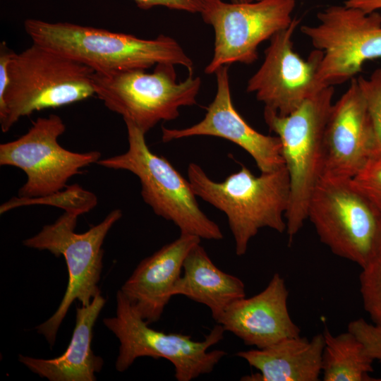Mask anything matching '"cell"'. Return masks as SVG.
<instances>
[{"label":"cell","instance_id":"6da1fadb","mask_svg":"<svg viewBox=\"0 0 381 381\" xmlns=\"http://www.w3.org/2000/svg\"><path fill=\"white\" fill-rule=\"evenodd\" d=\"M24 28L32 43L81 63L94 72L146 70L159 64H170L193 73L191 59L169 36L143 39L91 26L34 18L26 19Z\"/></svg>","mask_w":381,"mask_h":381},{"label":"cell","instance_id":"7a4b0ae2","mask_svg":"<svg viewBox=\"0 0 381 381\" xmlns=\"http://www.w3.org/2000/svg\"><path fill=\"white\" fill-rule=\"evenodd\" d=\"M187 174L195 195L226 214L237 255L246 253L250 239L260 229L286 231L290 181L285 165L258 176L242 166L222 182L212 180L193 162Z\"/></svg>","mask_w":381,"mask_h":381},{"label":"cell","instance_id":"3957f363","mask_svg":"<svg viewBox=\"0 0 381 381\" xmlns=\"http://www.w3.org/2000/svg\"><path fill=\"white\" fill-rule=\"evenodd\" d=\"M9 83L0 100V124L6 133L22 117L95 95L94 71L72 59L32 43L12 57Z\"/></svg>","mask_w":381,"mask_h":381},{"label":"cell","instance_id":"277c9868","mask_svg":"<svg viewBox=\"0 0 381 381\" xmlns=\"http://www.w3.org/2000/svg\"><path fill=\"white\" fill-rule=\"evenodd\" d=\"M334 94V86H327L287 116L264 109L265 123L280 139L289 176L285 219L290 243L307 219L311 195L321 179L324 132Z\"/></svg>","mask_w":381,"mask_h":381},{"label":"cell","instance_id":"5b68a950","mask_svg":"<svg viewBox=\"0 0 381 381\" xmlns=\"http://www.w3.org/2000/svg\"><path fill=\"white\" fill-rule=\"evenodd\" d=\"M125 123L128 142L127 151L100 159L97 164L135 174L140 181L144 202L155 214L172 222L181 234L208 240L222 239L219 225L200 208L189 181L166 158L150 150L145 133L131 122L125 121Z\"/></svg>","mask_w":381,"mask_h":381},{"label":"cell","instance_id":"8992f818","mask_svg":"<svg viewBox=\"0 0 381 381\" xmlns=\"http://www.w3.org/2000/svg\"><path fill=\"white\" fill-rule=\"evenodd\" d=\"M92 83L107 108L145 134L160 121L179 117L181 107L196 104L202 84L193 73L177 82L170 64H157L152 73L140 68L94 72Z\"/></svg>","mask_w":381,"mask_h":381},{"label":"cell","instance_id":"52a82bcc","mask_svg":"<svg viewBox=\"0 0 381 381\" xmlns=\"http://www.w3.org/2000/svg\"><path fill=\"white\" fill-rule=\"evenodd\" d=\"M78 217L64 212L54 223L44 225L39 233L23 242L26 247L46 250L56 257L63 255L67 265L68 285L58 308L36 327L51 346L73 301L78 300L87 306L101 294L98 284L103 267L102 246L110 229L121 218L122 212L112 210L100 223L81 234L75 232Z\"/></svg>","mask_w":381,"mask_h":381},{"label":"cell","instance_id":"ba28073f","mask_svg":"<svg viewBox=\"0 0 381 381\" xmlns=\"http://www.w3.org/2000/svg\"><path fill=\"white\" fill-rule=\"evenodd\" d=\"M116 299L115 316L104 318L103 323L120 342L115 363L118 371H125L140 357L163 358L174 365L178 381H190L212 373L226 355L223 350L209 351L224 339L225 330L221 325H215L202 341H195L188 334L150 327L121 290Z\"/></svg>","mask_w":381,"mask_h":381},{"label":"cell","instance_id":"9c48e42d","mask_svg":"<svg viewBox=\"0 0 381 381\" xmlns=\"http://www.w3.org/2000/svg\"><path fill=\"white\" fill-rule=\"evenodd\" d=\"M320 241L361 268L377 256L380 208L351 180L320 179L308 207Z\"/></svg>","mask_w":381,"mask_h":381},{"label":"cell","instance_id":"30bf717a","mask_svg":"<svg viewBox=\"0 0 381 381\" xmlns=\"http://www.w3.org/2000/svg\"><path fill=\"white\" fill-rule=\"evenodd\" d=\"M295 6V0H202L199 13L214 31V54L205 73L212 74L236 62L254 63L259 45L291 25Z\"/></svg>","mask_w":381,"mask_h":381},{"label":"cell","instance_id":"8fae6325","mask_svg":"<svg viewBox=\"0 0 381 381\" xmlns=\"http://www.w3.org/2000/svg\"><path fill=\"white\" fill-rule=\"evenodd\" d=\"M315 25L301 32L322 52L318 77L327 85L341 84L361 71L363 64L381 57V14L351 6H330L318 13Z\"/></svg>","mask_w":381,"mask_h":381},{"label":"cell","instance_id":"7c38bea8","mask_svg":"<svg viewBox=\"0 0 381 381\" xmlns=\"http://www.w3.org/2000/svg\"><path fill=\"white\" fill-rule=\"evenodd\" d=\"M65 131L62 119L50 114L37 118L18 138L0 145V165L19 168L27 176L18 196L38 198L61 190L69 179L100 159L97 150L75 152L64 148L58 138Z\"/></svg>","mask_w":381,"mask_h":381},{"label":"cell","instance_id":"4fadbf2b","mask_svg":"<svg viewBox=\"0 0 381 381\" xmlns=\"http://www.w3.org/2000/svg\"><path fill=\"white\" fill-rule=\"evenodd\" d=\"M299 22L294 18L270 38L264 61L246 86V91L265 104L264 109L282 116L329 86L318 77L322 52L314 49L305 59L294 51L292 37Z\"/></svg>","mask_w":381,"mask_h":381},{"label":"cell","instance_id":"5bb4252c","mask_svg":"<svg viewBox=\"0 0 381 381\" xmlns=\"http://www.w3.org/2000/svg\"><path fill=\"white\" fill-rule=\"evenodd\" d=\"M378 150L373 122L357 78L332 104L323 138L321 179L351 180Z\"/></svg>","mask_w":381,"mask_h":381},{"label":"cell","instance_id":"9a60e30c","mask_svg":"<svg viewBox=\"0 0 381 381\" xmlns=\"http://www.w3.org/2000/svg\"><path fill=\"white\" fill-rule=\"evenodd\" d=\"M228 70L229 66H223L214 73L217 92L203 119L185 128L162 126V141L167 143L198 135L219 137L235 143L247 152L260 172L271 171L282 167L284 161L279 138L264 135L255 130L234 107Z\"/></svg>","mask_w":381,"mask_h":381},{"label":"cell","instance_id":"2e32d148","mask_svg":"<svg viewBox=\"0 0 381 381\" xmlns=\"http://www.w3.org/2000/svg\"><path fill=\"white\" fill-rule=\"evenodd\" d=\"M288 296L284 278L275 273L264 290L234 302L215 321L247 346H270L300 335L288 310Z\"/></svg>","mask_w":381,"mask_h":381},{"label":"cell","instance_id":"e0dca14e","mask_svg":"<svg viewBox=\"0 0 381 381\" xmlns=\"http://www.w3.org/2000/svg\"><path fill=\"white\" fill-rule=\"evenodd\" d=\"M200 241L198 236L180 234L143 259L122 285L121 291L148 325L160 320L187 254Z\"/></svg>","mask_w":381,"mask_h":381},{"label":"cell","instance_id":"ac0fdd59","mask_svg":"<svg viewBox=\"0 0 381 381\" xmlns=\"http://www.w3.org/2000/svg\"><path fill=\"white\" fill-rule=\"evenodd\" d=\"M106 299L97 295L87 306L76 308L75 323L68 348L61 356L37 358L20 354L19 361L32 373L50 381H95L104 361L92 350L93 329Z\"/></svg>","mask_w":381,"mask_h":381},{"label":"cell","instance_id":"d6986e66","mask_svg":"<svg viewBox=\"0 0 381 381\" xmlns=\"http://www.w3.org/2000/svg\"><path fill=\"white\" fill-rule=\"evenodd\" d=\"M323 333L310 340L300 335L263 348L238 351L258 373L243 377L245 381H317L322 372Z\"/></svg>","mask_w":381,"mask_h":381},{"label":"cell","instance_id":"ffe728a7","mask_svg":"<svg viewBox=\"0 0 381 381\" xmlns=\"http://www.w3.org/2000/svg\"><path fill=\"white\" fill-rule=\"evenodd\" d=\"M183 270L172 295H183L206 306L214 320L231 303L246 297L242 280L219 269L200 243L187 254Z\"/></svg>","mask_w":381,"mask_h":381},{"label":"cell","instance_id":"44dd1931","mask_svg":"<svg viewBox=\"0 0 381 381\" xmlns=\"http://www.w3.org/2000/svg\"><path fill=\"white\" fill-rule=\"evenodd\" d=\"M322 373L325 381H373L374 361L366 353L362 343L348 331L332 335L325 328Z\"/></svg>","mask_w":381,"mask_h":381},{"label":"cell","instance_id":"7402d4cb","mask_svg":"<svg viewBox=\"0 0 381 381\" xmlns=\"http://www.w3.org/2000/svg\"><path fill=\"white\" fill-rule=\"evenodd\" d=\"M97 204V198L95 193L75 183L42 197H13L0 206V214L22 206L47 205L61 208L64 212L80 216L90 211Z\"/></svg>","mask_w":381,"mask_h":381},{"label":"cell","instance_id":"603a6c76","mask_svg":"<svg viewBox=\"0 0 381 381\" xmlns=\"http://www.w3.org/2000/svg\"><path fill=\"white\" fill-rule=\"evenodd\" d=\"M359 280L364 309L373 324L381 327V256L362 267Z\"/></svg>","mask_w":381,"mask_h":381},{"label":"cell","instance_id":"cb8c5ba5","mask_svg":"<svg viewBox=\"0 0 381 381\" xmlns=\"http://www.w3.org/2000/svg\"><path fill=\"white\" fill-rule=\"evenodd\" d=\"M351 182L377 207L381 206V149L372 154Z\"/></svg>","mask_w":381,"mask_h":381},{"label":"cell","instance_id":"d4e9b609","mask_svg":"<svg viewBox=\"0 0 381 381\" xmlns=\"http://www.w3.org/2000/svg\"><path fill=\"white\" fill-rule=\"evenodd\" d=\"M373 122L378 149H381V68L375 69L368 78H357Z\"/></svg>","mask_w":381,"mask_h":381},{"label":"cell","instance_id":"484cf974","mask_svg":"<svg viewBox=\"0 0 381 381\" xmlns=\"http://www.w3.org/2000/svg\"><path fill=\"white\" fill-rule=\"evenodd\" d=\"M348 331L362 343L366 353L375 361L381 362V327L370 324L363 318L351 321Z\"/></svg>","mask_w":381,"mask_h":381},{"label":"cell","instance_id":"4316f807","mask_svg":"<svg viewBox=\"0 0 381 381\" xmlns=\"http://www.w3.org/2000/svg\"><path fill=\"white\" fill-rule=\"evenodd\" d=\"M141 9H150L155 6H164L169 9L200 13L202 0H133Z\"/></svg>","mask_w":381,"mask_h":381},{"label":"cell","instance_id":"83f0119b","mask_svg":"<svg viewBox=\"0 0 381 381\" xmlns=\"http://www.w3.org/2000/svg\"><path fill=\"white\" fill-rule=\"evenodd\" d=\"M344 5L370 13L381 9V0H346Z\"/></svg>","mask_w":381,"mask_h":381},{"label":"cell","instance_id":"f1b7e54d","mask_svg":"<svg viewBox=\"0 0 381 381\" xmlns=\"http://www.w3.org/2000/svg\"><path fill=\"white\" fill-rule=\"evenodd\" d=\"M380 210V219L377 237V255L381 256V206L378 207Z\"/></svg>","mask_w":381,"mask_h":381},{"label":"cell","instance_id":"f546056e","mask_svg":"<svg viewBox=\"0 0 381 381\" xmlns=\"http://www.w3.org/2000/svg\"><path fill=\"white\" fill-rule=\"evenodd\" d=\"M255 0H231V2L234 3H245V2H251Z\"/></svg>","mask_w":381,"mask_h":381},{"label":"cell","instance_id":"4dcf8cb0","mask_svg":"<svg viewBox=\"0 0 381 381\" xmlns=\"http://www.w3.org/2000/svg\"><path fill=\"white\" fill-rule=\"evenodd\" d=\"M373 380L381 381V379H373Z\"/></svg>","mask_w":381,"mask_h":381},{"label":"cell","instance_id":"1f68e13d","mask_svg":"<svg viewBox=\"0 0 381 381\" xmlns=\"http://www.w3.org/2000/svg\"><path fill=\"white\" fill-rule=\"evenodd\" d=\"M255 1H258V0H255Z\"/></svg>","mask_w":381,"mask_h":381}]
</instances>
